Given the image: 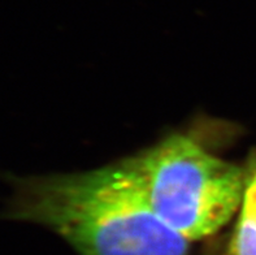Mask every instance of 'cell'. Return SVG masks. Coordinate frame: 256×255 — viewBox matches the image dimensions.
Masks as SVG:
<instances>
[{"mask_svg": "<svg viewBox=\"0 0 256 255\" xmlns=\"http://www.w3.org/2000/svg\"><path fill=\"white\" fill-rule=\"evenodd\" d=\"M2 216L44 225L80 255H188L190 242L156 215L132 159L17 180Z\"/></svg>", "mask_w": 256, "mask_h": 255, "instance_id": "cell-1", "label": "cell"}, {"mask_svg": "<svg viewBox=\"0 0 256 255\" xmlns=\"http://www.w3.org/2000/svg\"><path fill=\"white\" fill-rule=\"evenodd\" d=\"M132 160L152 210L188 241L221 229L244 199L246 171L184 134L169 136Z\"/></svg>", "mask_w": 256, "mask_h": 255, "instance_id": "cell-2", "label": "cell"}, {"mask_svg": "<svg viewBox=\"0 0 256 255\" xmlns=\"http://www.w3.org/2000/svg\"><path fill=\"white\" fill-rule=\"evenodd\" d=\"M242 210L234 230L229 255H256V156L246 169Z\"/></svg>", "mask_w": 256, "mask_h": 255, "instance_id": "cell-3", "label": "cell"}]
</instances>
